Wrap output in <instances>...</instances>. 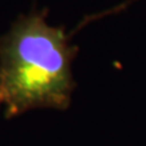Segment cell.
<instances>
[{"mask_svg": "<svg viewBox=\"0 0 146 146\" xmlns=\"http://www.w3.org/2000/svg\"><path fill=\"white\" fill-rule=\"evenodd\" d=\"M77 54L65 29L46 22V10L18 16L0 38V106L5 117L33 108H68Z\"/></svg>", "mask_w": 146, "mask_h": 146, "instance_id": "1", "label": "cell"}]
</instances>
